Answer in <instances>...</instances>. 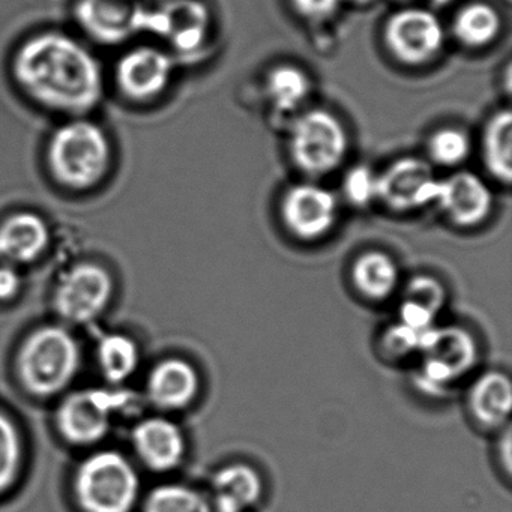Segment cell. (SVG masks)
Segmentation results:
<instances>
[{
  "instance_id": "22",
  "label": "cell",
  "mask_w": 512,
  "mask_h": 512,
  "mask_svg": "<svg viewBox=\"0 0 512 512\" xmlns=\"http://www.w3.org/2000/svg\"><path fill=\"white\" fill-rule=\"evenodd\" d=\"M350 280L356 293L370 302H385L400 289V268L385 251L358 254L350 266Z\"/></svg>"
},
{
  "instance_id": "29",
  "label": "cell",
  "mask_w": 512,
  "mask_h": 512,
  "mask_svg": "<svg viewBox=\"0 0 512 512\" xmlns=\"http://www.w3.org/2000/svg\"><path fill=\"white\" fill-rule=\"evenodd\" d=\"M22 466V440L16 425L0 412V494L10 490Z\"/></svg>"
},
{
  "instance_id": "3",
  "label": "cell",
  "mask_w": 512,
  "mask_h": 512,
  "mask_svg": "<svg viewBox=\"0 0 512 512\" xmlns=\"http://www.w3.org/2000/svg\"><path fill=\"white\" fill-rule=\"evenodd\" d=\"M79 367V344L70 332L59 326H46L29 335L17 359L23 386L40 397L67 388Z\"/></svg>"
},
{
  "instance_id": "4",
  "label": "cell",
  "mask_w": 512,
  "mask_h": 512,
  "mask_svg": "<svg viewBox=\"0 0 512 512\" xmlns=\"http://www.w3.org/2000/svg\"><path fill=\"white\" fill-rule=\"evenodd\" d=\"M416 385L430 395H442L464 379L478 362V344L460 325H436L419 344Z\"/></svg>"
},
{
  "instance_id": "9",
  "label": "cell",
  "mask_w": 512,
  "mask_h": 512,
  "mask_svg": "<svg viewBox=\"0 0 512 512\" xmlns=\"http://www.w3.org/2000/svg\"><path fill=\"white\" fill-rule=\"evenodd\" d=\"M437 182L427 160L398 158L377 173V202L397 214L418 211L434 203Z\"/></svg>"
},
{
  "instance_id": "30",
  "label": "cell",
  "mask_w": 512,
  "mask_h": 512,
  "mask_svg": "<svg viewBox=\"0 0 512 512\" xmlns=\"http://www.w3.org/2000/svg\"><path fill=\"white\" fill-rule=\"evenodd\" d=\"M343 194L350 205L365 208L377 200V173L368 166H355L346 173Z\"/></svg>"
},
{
  "instance_id": "20",
  "label": "cell",
  "mask_w": 512,
  "mask_h": 512,
  "mask_svg": "<svg viewBox=\"0 0 512 512\" xmlns=\"http://www.w3.org/2000/svg\"><path fill=\"white\" fill-rule=\"evenodd\" d=\"M445 304L446 290L439 278L415 275L407 281L401 292L397 322L424 334L437 325Z\"/></svg>"
},
{
  "instance_id": "33",
  "label": "cell",
  "mask_w": 512,
  "mask_h": 512,
  "mask_svg": "<svg viewBox=\"0 0 512 512\" xmlns=\"http://www.w3.org/2000/svg\"><path fill=\"white\" fill-rule=\"evenodd\" d=\"M20 275L13 266H0V301L14 298L20 290Z\"/></svg>"
},
{
  "instance_id": "35",
  "label": "cell",
  "mask_w": 512,
  "mask_h": 512,
  "mask_svg": "<svg viewBox=\"0 0 512 512\" xmlns=\"http://www.w3.org/2000/svg\"><path fill=\"white\" fill-rule=\"evenodd\" d=\"M397 2H401V4H412L415 0H397ZM425 2H428L431 7H445L451 0H425Z\"/></svg>"
},
{
  "instance_id": "1",
  "label": "cell",
  "mask_w": 512,
  "mask_h": 512,
  "mask_svg": "<svg viewBox=\"0 0 512 512\" xmlns=\"http://www.w3.org/2000/svg\"><path fill=\"white\" fill-rule=\"evenodd\" d=\"M13 76L32 101L71 118H83L103 100V71L97 58L58 32L25 41L14 56Z\"/></svg>"
},
{
  "instance_id": "7",
  "label": "cell",
  "mask_w": 512,
  "mask_h": 512,
  "mask_svg": "<svg viewBox=\"0 0 512 512\" xmlns=\"http://www.w3.org/2000/svg\"><path fill=\"white\" fill-rule=\"evenodd\" d=\"M446 34L439 17L428 8L407 7L389 16L383 43L395 61L407 67L430 64L442 53Z\"/></svg>"
},
{
  "instance_id": "16",
  "label": "cell",
  "mask_w": 512,
  "mask_h": 512,
  "mask_svg": "<svg viewBox=\"0 0 512 512\" xmlns=\"http://www.w3.org/2000/svg\"><path fill=\"white\" fill-rule=\"evenodd\" d=\"M134 448L140 460L155 472H169L184 461L187 439L179 425L166 418L140 422L133 433Z\"/></svg>"
},
{
  "instance_id": "27",
  "label": "cell",
  "mask_w": 512,
  "mask_h": 512,
  "mask_svg": "<svg viewBox=\"0 0 512 512\" xmlns=\"http://www.w3.org/2000/svg\"><path fill=\"white\" fill-rule=\"evenodd\" d=\"M143 512H214L211 500L181 484H164L146 497Z\"/></svg>"
},
{
  "instance_id": "23",
  "label": "cell",
  "mask_w": 512,
  "mask_h": 512,
  "mask_svg": "<svg viewBox=\"0 0 512 512\" xmlns=\"http://www.w3.org/2000/svg\"><path fill=\"white\" fill-rule=\"evenodd\" d=\"M482 161L496 181L509 184L512 178V115L508 109L494 113L485 125L481 140Z\"/></svg>"
},
{
  "instance_id": "10",
  "label": "cell",
  "mask_w": 512,
  "mask_h": 512,
  "mask_svg": "<svg viewBox=\"0 0 512 512\" xmlns=\"http://www.w3.org/2000/svg\"><path fill=\"white\" fill-rule=\"evenodd\" d=\"M113 295V280L97 263L71 268L59 281L55 307L68 322L86 323L103 313Z\"/></svg>"
},
{
  "instance_id": "26",
  "label": "cell",
  "mask_w": 512,
  "mask_h": 512,
  "mask_svg": "<svg viewBox=\"0 0 512 512\" xmlns=\"http://www.w3.org/2000/svg\"><path fill=\"white\" fill-rule=\"evenodd\" d=\"M98 364L107 380L125 382L139 365V349L127 335H106L98 346Z\"/></svg>"
},
{
  "instance_id": "34",
  "label": "cell",
  "mask_w": 512,
  "mask_h": 512,
  "mask_svg": "<svg viewBox=\"0 0 512 512\" xmlns=\"http://www.w3.org/2000/svg\"><path fill=\"white\" fill-rule=\"evenodd\" d=\"M502 433V440L499 443V455L500 463H502L503 470H505L506 475H511V467H512V454H511V427H505L503 430H500Z\"/></svg>"
},
{
  "instance_id": "24",
  "label": "cell",
  "mask_w": 512,
  "mask_h": 512,
  "mask_svg": "<svg viewBox=\"0 0 512 512\" xmlns=\"http://www.w3.org/2000/svg\"><path fill=\"white\" fill-rule=\"evenodd\" d=\"M502 29L496 8L484 2H473L460 8L452 22V34L467 49H484L494 43Z\"/></svg>"
},
{
  "instance_id": "6",
  "label": "cell",
  "mask_w": 512,
  "mask_h": 512,
  "mask_svg": "<svg viewBox=\"0 0 512 512\" xmlns=\"http://www.w3.org/2000/svg\"><path fill=\"white\" fill-rule=\"evenodd\" d=\"M287 148L298 172L307 178H322L335 172L346 160L349 137L334 113L313 109L293 122Z\"/></svg>"
},
{
  "instance_id": "28",
  "label": "cell",
  "mask_w": 512,
  "mask_h": 512,
  "mask_svg": "<svg viewBox=\"0 0 512 512\" xmlns=\"http://www.w3.org/2000/svg\"><path fill=\"white\" fill-rule=\"evenodd\" d=\"M472 140L461 128L445 127L434 131L427 143L428 163L455 169L469 158Z\"/></svg>"
},
{
  "instance_id": "19",
  "label": "cell",
  "mask_w": 512,
  "mask_h": 512,
  "mask_svg": "<svg viewBox=\"0 0 512 512\" xmlns=\"http://www.w3.org/2000/svg\"><path fill=\"white\" fill-rule=\"evenodd\" d=\"M262 494L259 470L244 461L226 464L212 476L214 512H247L260 502Z\"/></svg>"
},
{
  "instance_id": "18",
  "label": "cell",
  "mask_w": 512,
  "mask_h": 512,
  "mask_svg": "<svg viewBox=\"0 0 512 512\" xmlns=\"http://www.w3.org/2000/svg\"><path fill=\"white\" fill-rule=\"evenodd\" d=\"M199 391V371L185 359H164L148 377L149 400L163 410L185 409L193 404Z\"/></svg>"
},
{
  "instance_id": "15",
  "label": "cell",
  "mask_w": 512,
  "mask_h": 512,
  "mask_svg": "<svg viewBox=\"0 0 512 512\" xmlns=\"http://www.w3.org/2000/svg\"><path fill=\"white\" fill-rule=\"evenodd\" d=\"M115 395L109 392H74L59 406L58 427L62 436L74 445H92L100 442L110 428Z\"/></svg>"
},
{
  "instance_id": "32",
  "label": "cell",
  "mask_w": 512,
  "mask_h": 512,
  "mask_svg": "<svg viewBox=\"0 0 512 512\" xmlns=\"http://www.w3.org/2000/svg\"><path fill=\"white\" fill-rule=\"evenodd\" d=\"M290 4L301 19L322 23L338 13L343 0H290Z\"/></svg>"
},
{
  "instance_id": "21",
  "label": "cell",
  "mask_w": 512,
  "mask_h": 512,
  "mask_svg": "<svg viewBox=\"0 0 512 512\" xmlns=\"http://www.w3.org/2000/svg\"><path fill=\"white\" fill-rule=\"evenodd\" d=\"M49 227L37 214L20 212L0 224V259L8 263H29L46 250Z\"/></svg>"
},
{
  "instance_id": "14",
  "label": "cell",
  "mask_w": 512,
  "mask_h": 512,
  "mask_svg": "<svg viewBox=\"0 0 512 512\" xmlns=\"http://www.w3.org/2000/svg\"><path fill=\"white\" fill-rule=\"evenodd\" d=\"M209 29L211 13L200 0H167L158 10H148L146 31L160 35L178 52L200 49Z\"/></svg>"
},
{
  "instance_id": "31",
  "label": "cell",
  "mask_w": 512,
  "mask_h": 512,
  "mask_svg": "<svg viewBox=\"0 0 512 512\" xmlns=\"http://www.w3.org/2000/svg\"><path fill=\"white\" fill-rule=\"evenodd\" d=\"M422 332L415 331L403 323L395 322L383 331L380 338V349L386 358L398 359L409 358L418 353L421 344Z\"/></svg>"
},
{
  "instance_id": "17",
  "label": "cell",
  "mask_w": 512,
  "mask_h": 512,
  "mask_svg": "<svg viewBox=\"0 0 512 512\" xmlns=\"http://www.w3.org/2000/svg\"><path fill=\"white\" fill-rule=\"evenodd\" d=\"M467 407L473 421L485 430H503L512 410V383L505 371L479 374L467 392Z\"/></svg>"
},
{
  "instance_id": "11",
  "label": "cell",
  "mask_w": 512,
  "mask_h": 512,
  "mask_svg": "<svg viewBox=\"0 0 512 512\" xmlns=\"http://www.w3.org/2000/svg\"><path fill=\"white\" fill-rule=\"evenodd\" d=\"M80 28L101 44H121L146 31L148 10L140 0H77Z\"/></svg>"
},
{
  "instance_id": "5",
  "label": "cell",
  "mask_w": 512,
  "mask_h": 512,
  "mask_svg": "<svg viewBox=\"0 0 512 512\" xmlns=\"http://www.w3.org/2000/svg\"><path fill=\"white\" fill-rule=\"evenodd\" d=\"M74 491L85 512H131L139 499L140 481L124 455L101 451L80 464Z\"/></svg>"
},
{
  "instance_id": "2",
  "label": "cell",
  "mask_w": 512,
  "mask_h": 512,
  "mask_svg": "<svg viewBox=\"0 0 512 512\" xmlns=\"http://www.w3.org/2000/svg\"><path fill=\"white\" fill-rule=\"evenodd\" d=\"M47 166L55 181L68 190L94 188L112 166L109 137L94 122L73 118L50 137Z\"/></svg>"
},
{
  "instance_id": "13",
  "label": "cell",
  "mask_w": 512,
  "mask_h": 512,
  "mask_svg": "<svg viewBox=\"0 0 512 512\" xmlns=\"http://www.w3.org/2000/svg\"><path fill=\"white\" fill-rule=\"evenodd\" d=\"M172 56L157 47L142 46L130 50L116 65V83L125 98L148 103L160 97L172 79Z\"/></svg>"
},
{
  "instance_id": "8",
  "label": "cell",
  "mask_w": 512,
  "mask_h": 512,
  "mask_svg": "<svg viewBox=\"0 0 512 512\" xmlns=\"http://www.w3.org/2000/svg\"><path fill=\"white\" fill-rule=\"evenodd\" d=\"M340 215L337 196L313 182L292 185L280 203V217L287 233L302 242H317L334 230Z\"/></svg>"
},
{
  "instance_id": "12",
  "label": "cell",
  "mask_w": 512,
  "mask_h": 512,
  "mask_svg": "<svg viewBox=\"0 0 512 512\" xmlns=\"http://www.w3.org/2000/svg\"><path fill=\"white\" fill-rule=\"evenodd\" d=\"M434 203L458 229H476L490 218L494 196L481 176L461 170L437 182Z\"/></svg>"
},
{
  "instance_id": "25",
  "label": "cell",
  "mask_w": 512,
  "mask_h": 512,
  "mask_svg": "<svg viewBox=\"0 0 512 512\" xmlns=\"http://www.w3.org/2000/svg\"><path fill=\"white\" fill-rule=\"evenodd\" d=\"M311 91L307 73L293 65L272 68L265 80L269 104L280 115H290L301 109Z\"/></svg>"
}]
</instances>
